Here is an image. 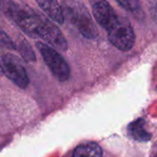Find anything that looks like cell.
<instances>
[{
    "mask_svg": "<svg viewBox=\"0 0 157 157\" xmlns=\"http://www.w3.org/2000/svg\"><path fill=\"white\" fill-rule=\"evenodd\" d=\"M110 43L121 51L130 50L135 43V33L128 19L118 16L117 20L107 30Z\"/></svg>",
    "mask_w": 157,
    "mask_h": 157,
    "instance_id": "cell-1",
    "label": "cell"
},
{
    "mask_svg": "<svg viewBox=\"0 0 157 157\" xmlns=\"http://www.w3.org/2000/svg\"><path fill=\"white\" fill-rule=\"evenodd\" d=\"M37 38H41L54 48L66 51L67 49V42L61 31L49 20L43 17L41 25L37 32Z\"/></svg>",
    "mask_w": 157,
    "mask_h": 157,
    "instance_id": "cell-5",
    "label": "cell"
},
{
    "mask_svg": "<svg viewBox=\"0 0 157 157\" xmlns=\"http://www.w3.org/2000/svg\"><path fill=\"white\" fill-rule=\"evenodd\" d=\"M36 2L50 19L59 24L64 23L65 14L56 0H36Z\"/></svg>",
    "mask_w": 157,
    "mask_h": 157,
    "instance_id": "cell-7",
    "label": "cell"
},
{
    "mask_svg": "<svg viewBox=\"0 0 157 157\" xmlns=\"http://www.w3.org/2000/svg\"><path fill=\"white\" fill-rule=\"evenodd\" d=\"M17 46V50L20 52V54L21 55V56L28 62H33L35 61V54L32 48V46L30 45V44L24 40V39H21L19 40L18 44H16Z\"/></svg>",
    "mask_w": 157,
    "mask_h": 157,
    "instance_id": "cell-10",
    "label": "cell"
},
{
    "mask_svg": "<svg viewBox=\"0 0 157 157\" xmlns=\"http://www.w3.org/2000/svg\"><path fill=\"white\" fill-rule=\"evenodd\" d=\"M3 74V70H2V67H1V64H0V76Z\"/></svg>",
    "mask_w": 157,
    "mask_h": 157,
    "instance_id": "cell-14",
    "label": "cell"
},
{
    "mask_svg": "<svg viewBox=\"0 0 157 157\" xmlns=\"http://www.w3.org/2000/svg\"><path fill=\"white\" fill-rule=\"evenodd\" d=\"M0 64H1L3 73L9 80L21 89H26L28 87L30 82L29 76L18 57L10 54L4 55Z\"/></svg>",
    "mask_w": 157,
    "mask_h": 157,
    "instance_id": "cell-4",
    "label": "cell"
},
{
    "mask_svg": "<svg viewBox=\"0 0 157 157\" xmlns=\"http://www.w3.org/2000/svg\"><path fill=\"white\" fill-rule=\"evenodd\" d=\"M67 16L78 28L80 33L87 39H94L98 36V31L92 17L83 4L74 3L66 7Z\"/></svg>",
    "mask_w": 157,
    "mask_h": 157,
    "instance_id": "cell-2",
    "label": "cell"
},
{
    "mask_svg": "<svg viewBox=\"0 0 157 157\" xmlns=\"http://www.w3.org/2000/svg\"><path fill=\"white\" fill-rule=\"evenodd\" d=\"M149 10L152 19L157 22V0H148Z\"/></svg>",
    "mask_w": 157,
    "mask_h": 157,
    "instance_id": "cell-13",
    "label": "cell"
},
{
    "mask_svg": "<svg viewBox=\"0 0 157 157\" xmlns=\"http://www.w3.org/2000/svg\"><path fill=\"white\" fill-rule=\"evenodd\" d=\"M121 7H123L125 10L130 11L131 13H140L141 8H140V0H117Z\"/></svg>",
    "mask_w": 157,
    "mask_h": 157,
    "instance_id": "cell-11",
    "label": "cell"
},
{
    "mask_svg": "<svg viewBox=\"0 0 157 157\" xmlns=\"http://www.w3.org/2000/svg\"><path fill=\"white\" fill-rule=\"evenodd\" d=\"M0 47L6 48L8 50H17L16 44L1 27H0Z\"/></svg>",
    "mask_w": 157,
    "mask_h": 157,
    "instance_id": "cell-12",
    "label": "cell"
},
{
    "mask_svg": "<svg viewBox=\"0 0 157 157\" xmlns=\"http://www.w3.org/2000/svg\"><path fill=\"white\" fill-rule=\"evenodd\" d=\"M103 151L102 148L94 142H88L78 146L72 157H102Z\"/></svg>",
    "mask_w": 157,
    "mask_h": 157,
    "instance_id": "cell-9",
    "label": "cell"
},
{
    "mask_svg": "<svg viewBox=\"0 0 157 157\" xmlns=\"http://www.w3.org/2000/svg\"><path fill=\"white\" fill-rule=\"evenodd\" d=\"M93 14L100 26L106 31L117 20L118 16L106 0H93Z\"/></svg>",
    "mask_w": 157,
    "mask_h": 157,
    "instance_id": "cell-6",
    "label": "cell"
},
{
    "mask_svg": "<svg viewBox=\"0 0 157 157\" xmlns=\"http://www.w3.org/2000/svg\"><path fill=\"white\" fill-rule=\"evenodd\" d=\"M129 136L138 141H148L151 140V134L145 128V121L143 118H139L131 122L128 127Z\"/></svg>",
    "mask_w": 157,
    "mask_h": 157,
    "instance_id": "cell-8",
    "label": "cell"
},
{
    "mask_svg": "<svg viewBox=\"0 0 157 157\" xmlns=\"http://www.w3.org/2000/svg\"><path fill=\"white\" fill-rule=\"evenodd\" d=\"M36 47L54 76L60 82H66L69 78L70 68L63 56L56 49L42 42L36 43Z\"/></svg>",
    "mask_w": 157,
    "mask_h": 157,
    "instance_id": "cell-3",
    "label": "cell"
}]
</instances>
